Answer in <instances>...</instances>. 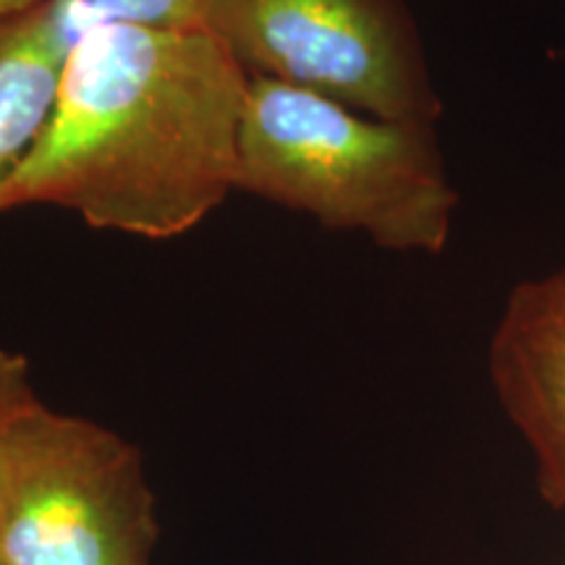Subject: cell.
<instances>
[{"instance_id": "6da1fadb", "label": "cell", "mask_w": 565, "mask_h": 565, "mask_svg": "<svg viewBox=\"0 0 565 565\" xmlns=\"http://www.w3.org/2000/svg\"><path fill=\"white\" fill-rule=\"evenodd\" d=\"M249 82L207 30L89 26L71 42L51 118L0 215L61 207L92 231L186 236L238 192Z\"/></svg>"}, {"instance_id": "ba28073f", "label": "cell", "mask_w": 565, "mask_h": 565, "mask_svg": "<svg viewBox=\"0 0 565 565\" xmlns=\"http://www.w3.org/2000/svg\"><path fill=\"white\" fill-rule=\"evenodd\" d=\"M38 398L40 395L32 383L30 359L21 351L0 345V435Z\"/></svg>"}, {"instance_id": "52a82bcc", "label": "cell", "mask_w": 565, "mask_h": 565, "mask_svg": "<svg viewBox=\"0 0 565 565\" xmlns=\"http://www.w3.org/2000/svg\"><path fill=\"white\" fill-rule=\"evenodd\" d=\"M217 0H51L68 45L89 26L134 24L152 30H207Z\"/></svg>"}, {"instance_id": "8992f818", "label": "cell", "mask_w": 565, "mask_h": 565, "mask_svg": "<svg viewBox=\"0 0 565 565\" xmlns=\"http://www.w3.org/2000/svg\"><path fill=\"white\" fill-rule=\"evenodd\" d=\"M68 47L51 0L0 17V194L45 131Z\"/></svg>"}, {"instance_id": "277c9868", "label": "cell", "mask_w": 565, "mask_h": 565, "mask_svg": "<svg viewBox=\"0 0 565 565\" xmlns=\"http://www.w3.org/2000/svg\"><path fill=\"white\" fill-rule=\"evenodd\" d=\"M207 32L249 76L383 121L437 126L443 118L406 0H217Z\"/></svg>"}, {"instance_id": "5b68a950", "label": "cell", "mask_w": 565, "mask_h": 565, "mask_svg": "<svg viewBox=\"0 0 565 565\" xmlns=\"http://www.w3.org/2000/svg\"><path fill=\"white\" fill-rule=\"evenodd\" d=\"M490 380L532 450L536 494L565 513V270L508 294L490 341Z\"/></svg>"}, {"instance_id": "7a4b0ae2", "label": "cell", "mask_w": 565, "mask_h": 565, "mask_svg": "<svg viewBox=\"0 0 565 565\" xmlns=\"http://www.w3.org/2000/svg\"><path fill=\"white\" fill-rule=\"evenodd\" d=\"M238 192L424 257L445 252L458 210L437 126L383 121L259 76L238 137Z\"/></svg>"}, {"instance_id": "3957f363", "label": "cell", "mask_w": 565, "mask_h": 565, "mask_svg": "<svg viewBox=\"0 0 565 565\" xmlns=\"http://www.w3.org/2000/svg\"><path fill=\"white\" fill-rule=\"evenodd\" d=\"M160 524L145 456L38 398L0 435V565H150Z\"/></svg>"}, {"instance_id": "9c48e42d", "label": "cell", "mask_w": 565, "mask_h": 565, "mask_svg": "<svg viewBox=\"0 0 565 565\" xmlns=\"http://www.w3.org/2000/svg\"><path fill=\"white\" fill-rule=\"evenodd\" d=\"M47 3V0H0V17H13V13H24L38 6Z\"/></svg>"}]
</instances>
